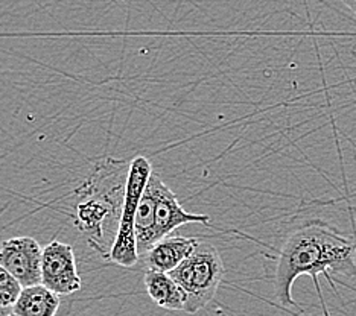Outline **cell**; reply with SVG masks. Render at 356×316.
<instances>
[{"mask_svg":"<svg viewBox=\"0 0 356 316\" xmlns=\"http://www.w3.org/2000/svg\"><path fill=\"white\" fill-rule=\"evenodd\" d=\"M349 210V215H350V222H352V228H353V240L356 243V206H349L347 207Z\"/></svg>","mask_w":356,"mask_h":316,"instance_id":"cell-12","label":"cell"},{"mask_svg":"<svg viewBox=\"0 0 356 316\" xmlns=\"http://www.w3.org/2000/svg\"><path fill=\"white\" fill-rule=\"evenodd\" d=\"M128 170L129 161L104 158L75 190L74 225L104 258L108 257L118 234Z\"/></svg>","mask_w":356,"mask_h":316,"instance_id":"cell-2","label":"cell"},{"mask_svg":"<svg viewBox=\"0 0 356 316\" xmlns=\"http://www.w3.org/2000/svg\"><path fill=\"white\" fill-rule=\"evenodd\" d=\"M43 248L32 238H13L2 242L0 265L13 274L22 288L42 285Z\"/></svg>","mask_w":356,"mask_h":316,"instance_id":"cell-6","label":"cell"},{"mask_svg":"<svg viewBox=\"0 0 356 316\" xmlns=\"http://www.w3.org/2000/svg\"><path fill=\"white\" fill-rule=\"evenodd\" d=\"M151 161L147 157H136L129 161V170L125 185V198L120 215L118 234L108 253V260L122 267H133L140 260L137 238L134 230L136 212L152 175Z\"/></svg>","mask_w":356,"mask_h":316,"instance_id":"cell-4","label":"cell"},{"mask_svg":"<svg viewBox=\"0 0 356 316\" xmlns=\"http://www.w3.org/2000/svg\"><path fill=\"white\" fill-rule=\"evenodd\" d=\"M60 309V295L43 285L23 288L13 310L17 316H56Z\"/></svg>","mask_w":356,"mask_h":316,"instance_id":"cell-10","label":"cell"},{"mask_svg":"<svg viewBox=\"0 0 356 316\" xmlns=\"http://www.w3.org/2000/svg\"><path fill=\"white\" fill-rule=\"evenodd\" d=\"M143 285L149 298L161 309L184 312V290L177 285L175 280L168 272L147 271L143 277Z\"/></svg>","mask_w":356,"mask_h":316,"instance_id":"cell-9","label":"cell"},{"mask_svg":"<svg viewBox=\"0 0 356 316\" xmlns=\"http://www.w3.org/2000/svg\"><path fill=\"white\" fill-rule=\"evenodd\" d=\"M0 316H17L14 313L13 307H0Z\"/></svg>","mask_w":356,"mask_h":316,"instance_id":"cell-13","label":"cell"},{"mask_svg":"<svg viewBox=\"0 0 356 316\" xmlns=\"http://www.w3.org/2000/svg\"><path fill=\"white\" fill-rule=\"evenodd\" d=\"M22 285L0 265V307H13L22 294Z\"/></svg>","mask_w":356,"mask_h":316,"instance_id":"cell-11","label":"cell"},{"mask_svg":"<svg viewBox=\"0 0 356 316\" xmlns=\"http://www.w3.org/2000/svg\"><path fill=\"white\" fill-rule=\"evenodd\" d=\"M42 285L56 295H72L83 288L75 251L69 243L52 240L43 248Z\"/></svg>","mask_w":356,"mask_h":316,"instance_id":"cell-5","label":"cell"},{"mask_svg":"<svg viewBox=\"0 0 356 316\" xmlns=\"http://www.w3.org/2000/svg\"><path fill=\"white\" fill-rule=\"evenodd\" d=\"M151 181L156 189V216H154L152 240L159 242L166 236H171L178 226L186 224H209L210 217L207 215L189 213L181 207L177 194L168 188L161 176L152 172Z\"/></svg>","mask_w":356,"mask_h":316,"instance_id":"cell-7","label":"cell"},{"mask_svg":"<svg viewBox=\"0 0 356 316\" xmlns=\"http://www.w3.org/2000/svg\"><path fill=\"white\" fill-rule=\"evenodd\" d=\"M341 2L356 15V0H341Z\"/></svg>","mask_w":356,"mask_h":316,"instance_id":"cell-14","label":"cell"},{"mask_svg":"<svg viewBox=\"0 0 356 316\" xmlns=\"http://www.w3.org/2000/svg\"><path fill=\"white\" fill-rule=\"evenodd\" d=\"M300 275H309L320 297L325 316H330L318 277L335 288L339 277H356V243L325 219H305L288 233L276 257L274 294L283 307H300L293 298V286Z\"/></svg>","mask_w":356,"mask_h":316,"instance_id":"cell-1","label":"cell"},{"mask_svg":"<svg viewBox=\"0 0 356 316\" xmlns=\"http://www.w3.org/2000/svg\"><path fill=\"white\" fill-rule=\"evenodd\" d=\"M169 275L186 294V313H197L212 301L224 277V263L218 249L200 242L195 251Z\"/></svg>","mask_w":356,"mask_h":316,"instance_id":"cell-3","label":"cell"},{"mask_svg":"<svg viewBox=\"0 0 356 316\" xmlns=\"http://www.w3.org/2000/svg\"><path fill=\"white\" fill-rule=\"evenodd\" d=\"M198 243L195 238L166 236L154 243L140 258L147 271L169 274L195 251Z\"/></svg>","mask_w":356,"mask_h":316,"instance_id":"cell-8","label":"cell"}]
</instances>
